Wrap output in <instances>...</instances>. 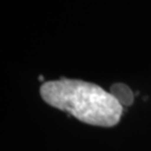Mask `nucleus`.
<instances>
[{
    "instance_id": "nucleus-1",
    "label": "nucleus",
    "mask_w": 151,
    "mask_h": 151,
    "mask_svg": "<svg viewBox=\"0 0 151 151\" xmlns=\"http://www.w3.org/2000/svg\"><path fill=\"white\" fill-rule=\"evenodd\" d=\"M39 92L50 106L90 125L111 128L119 123L122 116L123 106L119 101L93 83L60 78L44 83Z\"/></svg>"
},
{
    "instance_id": "nucleus-2",
    "label": "nucleus",
    "mask_w": 151,
    "mask_h": 151,
    "mask_svg": "<svg viewBox=\"0 0 151 151\" xmlns=\"http://www.w3.org/2000/svg\"><path fill=\"white\" fill-rule=\"evenodd\" d=\"M112 95H113L119 103L122 106H129L133 103V93L130 90V87L125 84L122 83H116L111 86V92H110Z\"/></svg>"
}]
</instances>
